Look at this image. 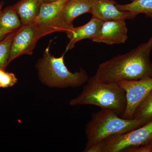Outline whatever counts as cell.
Instances as JSON below:
<instances>
[{
    "instance_id": "cell-10",
    "label": "cell",
    "mask_w": 152,
    "mask_h": 152,
    "mask_svg": "<svg viewBox=\"0 0 152 152\" xmlns=\"http://www.w3.org/2000/svg\"><path fill=\"white\" fill-rule=\"evenodd\" d=\"M116 4L115 0H94L90 13L103 21L132 20L137 17L131 12L118 9Z\"/></svg>"
},
{
    "instance_id": "cell-3",
    "label": "cell",
    "mask_w": 152,
    "mask_h": 152,
    "mask_svg": "<svg viewBox=\"0 0 152 152\" xmlns=\"http://www.w3.org/2000/svg\"><path fill=\"white\" fill-rule=\"evenodd\" d=\"M49 47L35 65L38 79L42 84L50 88H66L80 87L88 82L89 77L84 69L70 72L65 64V53L59 57H55L50 53Z\"/></svg>"
},
{
    "instance_id": "cell-24",
    "label": "cell",
    "mask_w": 152,
    "mask_h": 152,
    "mask_svg": "<svg viewBox=\"0 0 152 152\" xmlns=\"http://www.w3.org/2000/svg\"><path fill=\"white\" fill-rule=\"evenodd\" d=\"M129 1H134V0H129Z\"/></svg>"
},
{
    "instance_id": "cell-9",
    "label": "cell",
    "mask_w": 152,
    "mask_h": 152,
    "mask_svg": "<svg viewBox=\"0 0 152 152\" xmlns=\"http://www.w3.org/2000/svg\"><path fill=\"white\" fill-rule=\"evenodd\" d=\"M128 30L125 20L103 22L100 31L93 42L108 45L124 43L127 40Z\"/></svg>"
},
{
    "instance_id": "cell-13",
    "label": "cell",
    "mask_w": 152,
    "mask_h": 152,
    "mask_svg": "<svg viewBox=\"0 0 152 152\" xmlns=\"http://www.w3.org/2000/svg\"><path fill=\"white\" fill-rule=\"evenodd\" d=\"M42 4L40 0H20L13 6L18 15L22 25H26L35 21Z\"/></svg>"
},
{
    "instance_id": "cell-1",
    "label": "cell",
    "mask_w": 152,
    "mask_h": 152,
    "mask_svg": "<svg viewBox=\"0 0 152 152\" xmlns=\"http://www.w3.org/2000/svg\"><path fill=\"white\" fill-rule=\"evenodd\" d=\"M152 36L129 52L118 55L99 65L94 75L99 81L118 84L123 81L152 78Z\"/></svg>"
},
{
    "instance_id": "cell-18",
    "label": "cell",
    "mask_w": 152,
    "mask_h": 152,
    "mask_svg": "<svg viewBox=\"0 0 152 152\" xmlns=\"http://www.w3.org/2000/svg\"><path fill=\"white\" fill-rule=\"evenodd\" d=\"M18 78L13 73L5 72L0 69V88H7L13 86L18 83Z\"/></svg>"
},
{
    "instance_id": "cell-2",
    "label": "cell",
    "mask_w": 152,
    "mask_h": 152,
    "mask_svg": "<svg viewBox=\"0 0 152 152\" xmlns=\"http://www.w3.org/2000/svg\"><path fill=\"white\" fill-rule=\"evenodd\" d=\"M69 104L97 106L112 110L122 117L126 108V96L125 90L118 84L99 81L94 75L85 84L80 94L70 101Z\"/></svg>"
},
{
    "instance_id": "cell-23",
    "label": "cell",
    "mask_w": 152,
    "mask_h": 152,
    "mask_svg": "<svg viewBox=\"0 0 152 152\" xmlns=\"http://www.w3.org/2000/svg\"><path fill=\"white\" fill-rule=\"evenodd\" d=\"M147 144H148L150 146V148H151V151L152 152V139H151V140H150V141Z\"/></svg>"
},
{
    "instance_id": "cell-4",
    "label": "cell",
    "mask_w": 152,
    "mask_h": 152,
    "mask_svg": "<svg viewBox=\"0 0 152 152\" xmlns=\"http://www.w3.org/2000/svg\"><path fill=\"white\" fill-rule=\"evenodd\" d=\"M142 126L135 119H126L112 110L101 109L92 114L86 125L87 142L83 152L111 136L127 133Z\"/></svg>"
},
{
    "instance_id": "cell-11",
    "label": "cell",
    "mask_w": 152,
    "mask_h": 152,
    "mask_svg": "<svg viewBox=\"0 0 152 152\" xmlns=\"http://www.w3.org/2000/svg\"><path fill=\"white\" fill-rule=\"evenodd\" d=\"M94 0H68L63 9L61 32L66 33L74 27L73 22L79 16L91 12Z\"/></svg>"
},
{
    "instance_id": "cell-16",
    "label": "cell",
    "mask_w": 152,
    "mask_h": 152,
    "mask_svg": "<svg viewBox=\"0 0 152 152\" xmlns=\"http://www.w3.org/2000/svg\"><path fill=\"white\" fill-rule=\"evenodd\" d=\"M133 119L137 120L143 125L152 121V90L137 107Z\"/></svg>"
},
{
    "instance_id": "cell-19",
    "label": "cell",
    "mask_w": 152,
    "mask_h": 152,
    "mask_svg": "<svg viewBox=\"0 0 152 152\" xmlns=\"http://www.w3.org/2000/svg\"><path fill=\"white\" fill-rule=\"evenodd\" d=\"M122 152H151V148L148 144L137 146L128 147L122 150Z\"/></svg>"
},
{
    "instance_id": "cell-22",
    "label": "cell",
    "mask_w": 152,
    "mask_h": 152,
    "mask_svg": "<svg viewBox=\"0 0 152 152\" xmlns=\"http://www.w3.org/2000/svg\"><path fill=\"white\" fill-rule=\"evenodd\" d=\"M4 5V2L3 1H1L0 3V13H1V12L2 11V8L3 6Z\"/></svg>"
},
{
    "instance_id": "cell-7",
    "label": "cell",
    "mask_w": 152,
    "mask_h": 152,
    "mask_svg": "<svg viewBox=\"0 0 152 152\" xmlns=\"http://www.w3.org/2000/svg\"><path fill=\"white\" fill-rule=\"evenodd\" d=\"M118 84L125 90L126 96V108L122 118L132 119L137 107L152 90V78L123 81Z\"/></svg>"
},
{
    "instance_id": "cell-6",
    "label": "cell",
    "mask_w": 152,
    "mask_h": 152,
    "mask_svg": "<svg viewBox=\"0 0 152 152\" xmlns=\"http://www.w3.org/2000/svg\"><path fill=\"white\" fill-rule=\"evenodd\" d=\"M49 34L46 30L36 23L21 26L16 31L14 36L8 65L12 61L23 55H32L38 40Z\"/></svg>"
},
{
    "instance_id": "cell-15",
    "label": "cell",
    "mask_w": 152,
    "mask_h": 152,
    "mask_svg": "<svg viewBox=\"0 0 152 152\" xmlns=\"http://www.w3.org/2000/svg\"><path fill=\"white\" fill-rule=\"evenodd\" d=\"M116 6L121 10L131 12L136 16L143 14L152 19V0H134L129 4H117Z\"/></svg>"
},
{
    "instance_id": "cell-14",
    "label": "cell",
    "mask_w": 152,
    "mask_h": 152,
    "mask_svg": "<svg viewBox=\"0 0 152 152\" xmlns=\"http://www.w3.org/2000/svg\"><path fill=\"white\" fill-rule=\"evenodd\" d=\"M21 22L13 6H9L0 13V31L10 34L19 28Z\"/></svg>"
},
{
    "instance_id": "cell-21",
    "label": "cell",
    "mask_w": 152,
    "mask_h": 152,
    "mask_svg": "<svg viewBox=\"0 0 152 152\" xmlns=\"http://www.w3.org/2000/svg\"><path fill=\"white\" fill-rule=\"evenodd\" d=\"M8 34H6L5 33L3 32L0 31V41L3 39Z\"/></svg>"
},
{
    "instance_id": "cell-8",
    "label": "cell",
    "mask_w": 152,
    "mask_h": 152,
    "mask_svg": "<svg viewBox=\"0 0 152 152\" xmlns=\"http://www.w3.org/2000/svg\"><path fill=\"white\" fill-rule=\"evenodd\" d=\"M68 0H58L49 4H42L34 23L49 34L61 32V22L63 9Z\"/></svg>"
},
{
    "instance_id": "cell-5",
    "label": "cell",
    "mask_w": 152,
    "mask_h": 152,
    "mask_svg": "<svg viewBox=\"0 0 152 152\" xmlns=\"http://www.w3.org/2000/svg\"><path fill=\"white\" fill-rule=\"evenodd\" d=\"M152 139V120L128 132L111 136L86 152H120L128 147L146 145Z\"/></svg>"
},
{
    "instance_id": "cell-17",
    "label": "cell",
    "mask_w": 152,
    "mask_h": 152,
    "mask_svg": "<svg viewBox=\"0 0 152 152\" xmlns=\"http://www.w3.org/2000/svg\"><path fill=\"white\" fill-rule=\"evenodd\" d=\"M16 30L10 33L0 41V69L5 70L8 65L11 46Z\"/></svg>"
},
{
    "instance_id": "cell-20",
    "label": "cell",
    "mask_w": 152,
    "mask_h": 152,
    "mask_svg": "<svg viewBox=\"0 0 152 152\" xmlns=\"http://www.w3.org/2000/svg\"><path fill=\"white\" fill-rule=\"evenodd\" d=\"M57 1L58 0H40L42 4H49Z\"/></svg>"
},
{
    "instance_id": "cell-12",
    "label": "cell",
    "mask_w": 152,
    "mask_h": 152,
    "mask_svg": "<svg viewBox=\"0 0 152 152\" xmlns=\"http://www.w3.org/2000/svg\"><path fill=\"white\" fill-rule=\"evenodd\" d=\"M103 21L92 17L89 21L86 24L78 27H73L66 32L69 42L66 49V52L72 50L77 42L90 39L92 41L99 34L102 24Z\"/></svg>"
}]
</instances>
